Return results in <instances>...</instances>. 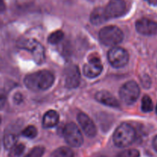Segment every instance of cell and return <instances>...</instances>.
<instances>
[{"label": "cell", "mask_w": 157, "mask_h": 157, "mask_svg": "<svg viewBox=\"0 0 157 157\" xmlns=\"http://www.w3.org/2000/svg\"><path fill=\"white\" fill-rule=\"evenodd\" d=\"M136 139V131L130 124L124 123L115 130L113 140L118 147H127L131 145Z\"/></svg>", "instance_id": "2"}, {"label": "cell", "mask_w": 157, "mask_h": 157, "mask_svg": "<svg viewBox=\"0 0 157 157\" xmlns=\"http://www.w3.org/2000/svg\"><path fill=\"white\" fill-rule=\"evenodd\" d=\"M145 1L151 6H157V0H145Z\"/></svg>", "instance_id": "26"}, {"label": "cell", "mask_w": 157, "mask_h": 157, "mask_svg": "<svg viewBox=\"0 0 157 157\" xmlns=\"http://www.w3.org/2000/svg\"><path fill=\"white\" fill-rule=\"evenodd\" d=\"M0 124H1V117H0Z\"/></svg>", "instance_id": "29"}, {"label": "cell", "mask_w": 157, "mask_h": 157, "mask_svg": "<svg viewBox=\"0 0 157 157\" xmlns=\"http://www.w3.org/2000/svg\"><path fill=\"white\" fill-rule=\"evenodd\" d=\"M6 101V94L2 91H0V109L4 107Z\"/></svg>", "instance_id": "24"}, {"label": "cell", "mask_w": 157, "mask_h": 157, "mask_svg": "<svg viewBox=\"0 0 157 157\" xmlns=\"http://www.w3.org/2000/svg\"><path fill=\"white\" fill-rule=\"evenodd\" d=\"M103 71V65L100 58L92 57L88 62L84 66V74L87 78H94L101 75Z\"/></svg>", "instance_id": "9"}, {"label": "cell", "mask_w": 157, "mask_h": 157, "mask_svg": "<svg viewBox=\"0 0 157 157\" xmlns=\"http://www.w3.org/2000/svg\"><path fill=\"white\" fill-rule=\"evenodd\" d=\"M140 152L136 150H127L121 152L117 155V157H139Z\"/></svg>", "instance_id": "23"}, {"label": "cell", "mask_w": 157, "mask_h": 157, "mask_svg": "<svg viewBox=\"0 0 157 157\" xmlns=\"http://www.w3.org/2000/svg\"><path fill=\"white\" fill-rule=\"evenodd\" d=\"M37 129L34 126H29L22 131V135L25 137L33 139L37 136Z\"/></svg>", "instance_id": "21"}, {"label": "cell", "mask_w": 157, "mask_h": 157, "mask_svg": "<svg viewBox=\"0 0 157 157\" xmlns=\"http://www.w3.org/2000/svg\"><path fill=\"white\" fill-rule=\"evenodd\" d=\"M108 20L104 8L98 7L93 10L90 14V21L94 25H101Z\"/></svg>", "instance_id": "15"}, {"label": "cell", "mask_w": 157, "mask_h": 157, "mask_svg": "<svg viewBox=\"0 0 157 157\" xmlns=\"http://www.w3.org/2000/svg\"><path fill=\"white\" fill-rule=\"evenodd\" d=\"M44 153V148L42 147H35L25 157H42Z\"/></svg>", "instance_id": "22"}, {"label": "cell", "mask_w": 157, "mask_h": 157, "mask_svg": "<svg viewBox=\"0 0 157 157\" xmlns=\"http://www.w3.org/2000/svg\"><path fill=\"white\" fill-rule=\"evenodd\" d=\"M140 94V87L135 81H128L121 87L119 94L126 104H133L137 101Z\"/></svg>", "instance_id": "5"}, {"label": "cell", "mask_w": 157, "mask_h": 157, "mask_svg": "<svg viewBox=\"0 0 157 157\" xmlns=\"http://www.w3.org/2000/svg\"><path fill=\"white\" fill-rule=\"evenodd\" d=\"M101 43L107 46H115L124 39V34L118 27L109 25L104 27L99 32Z\"/></svg>", "instance_id": "3"}, {"label": "cell", "mask_w": 157, "mask_h": 157, "mask_svg": "<svg viewBox=\"0 0 157 157\" xmlns=\"http://www.w3.org/2000/svg\"><path fill=\"white\" fill-rule=\"evenodd\" d=\"M55 76L47 70L39 71L28 75L24 80L25 84L30 90L34 91L45 90L50 88L54 84Z\"/></svg>", "instance_id": "1"}, {"label": "cell", "mask_w": 157, "mask_h": 157, "mask_svg": "<svg viewBox=\"0 0 157 157\" xmlns=\"http://www.w3.org/2000/svg\"><path fill=\"white\" fill-rule=\"evenodd\" d=\"M81 81V74L78 66L71 65L65 72V86L67 88L78 87Z\"/></svg>", "instance_id": "11"}, {"label": "cell", "mask_w": 157, "mask_h": 157, "mask_svg": "<svg viewBox=\"0 0 157 157\" xmlns=\"http://www.w3.org/2000/svg\"><path fill=\"white\" fill-rule=\"evenodd\" d=\"M95 98L98 102L106 106H108V107H115V108L120 107L119 101L114 98L113 94L106 90H101V91L98 92L95 95Z\"/></svg>", "instance_id": "13"}, {"label": "cell", "mask_w": 157, "mask_h": 157, "mask_svg": "<svg viewBox=\"0 0 157 157\" xmlns=\"http://www.w3.org/2000/svg\"><path fill=\"white\" fill-rule=\"evenodd\" d=\"M59 121V115L55 110H48L44 113L42 119V125L44 128H52L56 126Z\"/></svg>", "instance_id": "14"}, {"label": "cell", "mask_w": 157, "mask_h": 157, "mask_svg": "<svg viewBox=\"0 0 157 157\" xmlns=\"http://www.w3.org/2000/svg\"><path fill=\"white\" fill-rule=\"evenodd\" d=\"M100 157H106V156H100Z\"/></svg>", "instance_id": "30"}, {"label": "cell", "mask_w": 157, "mask_h": 157, "mask_svg": "<svg viewBox=\"0 0 157 157\" xmlns=\"http://www.w3.org/2000/svg\"><path fill=\"white\" fill-rule=\"evenodd\" d=\"M6 9V5H5L3 0H0V13L3 12Z\"/></svg>", "instance_id": "25"}, {"label": "cell", "mask_w": 157, "mask_h": 157, "mask_svg": "<svg viewBox=\"0 0 157 157\" xmlns=\"http://www.w3.org/2000/svg\"><path fill=\"white\" fill-rule=\"evenodd\" d=\"M63 136L67 144L71 147H79L84 142V138L79 128L74 123H69L64 127Z\"/></svg>", "instance_id": "4"}, {"label": "cell", "mask_w": 157, "mask_h": 157, "mask_svg": "<svg viewBox=\"0 0 157 157\" xmlns=\"http://www.w3.org/2000/svg\"><path fill=\"white\" fill-rule=\"evenodd\" d=\"M141 109L144 112H150L153 110V101H152L151 98H150L147 95H145V96L142 99V104H141Z\"/></svg>", "instance_id": "19"}, {"label": "cell", "mask_w": 157, "mask_h": 157, "mask_svg": "<svg viewBox=\"0 0 157 157\" xmlns=\"http://www.w3.org/2000/svg\"><path fill=\"white\" fill-rule=\"evenodd\" d=\"M108 61L116 68H121L127 65L129 61V55L123 48L113 47L108 52Z\"/></svg>", "instance_id": "6"}, {"label": "cell", "mask_w": 157, "mask_h": 157, "mask_svg": "<svg viewBox=\"0 0 157 157\" xmlns=\"http://www.w3.org/2000/svg\"><path fill=\"white\" fill-rule=\"evenodd\" d=\"M25 146L23 144H15L13 147L10 149L9 156L10 157H20L25 151Z\"/></svg>", "instance_id": "20"}, {"label": "cell", "mask_w": 157, "mask_h": 157, "mask_svg": "<svg viewBox=\"0 0 157 157\" xmlns=\"http://www.w3.org/2000/svg\"><path fill=\"white\" fill-rule=\"evenodd\" d=\"M52 157H74L71 149L67 147H59L52 153Z\"/></svg>", "instance_id": "17"}, {"label": "cell", "mask_w": 157, "mask_h": 157, "mask_svg": "<svg viewBox=\"0 0 157 157\" xmlns=\"http://www.w3.org/2000/svg\"><path fill=\"white\" fill-rule=\"evenodd\" d=\"M78 124L82 128L83 131L89 137H94L97 134V128L94 123L84 113H80L78 115Z\"/></svg>", "instance_id": "12"}, {"label": "cell", "mask_w": 157, "mask_h": 157, "mask_svg": "<svg viewBox=\"0 0 157 157\" xmlns=\"http://www.w3.org/2000/svg\"><path fill=\"white\" fill-rule=\"evenodd\" d=\"M17 140H18V136H17L16 133L12 130H7L5 133L4 139H3V142H4V146L6 149L7 150H10L12 147L16 144Z\"/></svg>", "instance_id": "16"}, {"label": "cell", "mask_w": 157, "mask_h": 157, "mask_svg": "<svg viewBox=\"0 0 157 157\" xmlns=\"http://www.w3.org/2000/svg\"><path fill=\"white\" fill-rule=\"evenodd\" d=\"M63 38H64V33H63V32L61 30H58L49 35V37L48 38V41L50 44H55L59 43Z\"/></svg>", "instance_id": "18"}, {"label": "cell", "mask_w": 157, "mask_h": 157, "mask_svg": "<svg viewBox=\"0 0 157 157\" xmlns=\"http://www.w3.org/2000/svg\"><path fill=\"white\" fill-rule=\"evenodd\" d=\"M127 9V5L124 0H110L104 10L107 18H119L124 15Z\"/></svg>", "instance_id": "8"}, {"label": "cell", "mask_w": 157, "mask_h": 157, "mask_svg": "<svg viewBox=\"0 0 157 157\" xmlns=\"http://www.w3.org/2000/svg\"><path fill=\"white\" fill-rule=\"evenodd\" d=\"M153 147H154V149L156 150V151L157 152V135L156 136V137L154 138V140H153Z\"/></svg>", "instance_id": "27"}, {"label": "cell", "mask_w": 157, "mask_h": 157, "mask_svg": "<svg viewBox=\"0 0 157 157\" xmlns=\"http://www.w3.org/2000/svg\"><path fill=\"white\" fill-rule=\"evenodd\" d=\"M23 48L31 52L35 62L41 64L44 60V50L43 46L35 39H25L22 42Z\"/></svg>", "instance_id": "7"}, {"label": "cell", "mask_w": 157, "mask_h": 157, "mask_svg": "<svg viewBox=\"0 0 157 157\" xmlns=\"http://www.w3.org/2000/svg\"><path fill=\"white\" fill-rule=\"evenodd\" d=\"M136 29L141 35H155L157 33V22L149 18H143L136 22Z\"/></svg>", "instance_id": "10"}, {"label": "cell", "mask_w": 157, "mask_h": 157, "mask_svg": "<svg viewBox=\"0 0 157 157\" xmlns=\"http://www.w3.org/2000/svg\"><path fill=\"white\" fill-rule=\"evenodd\" d=\"M156 113H157V104H156Z\"/></svg>", "instance_id": "28"}]
</instances>
